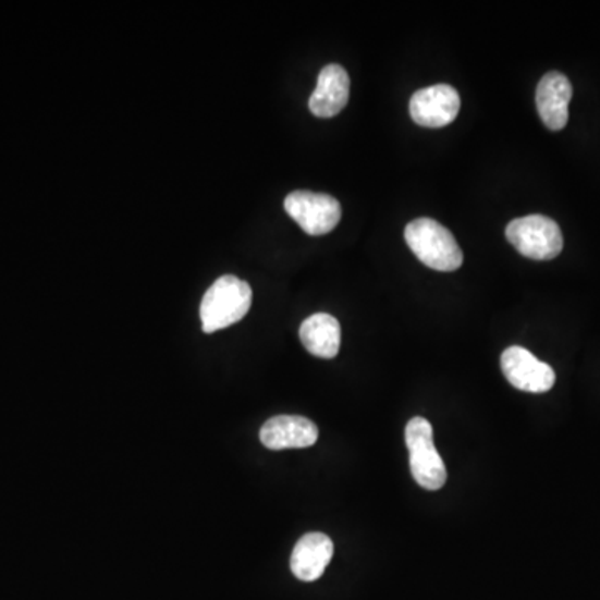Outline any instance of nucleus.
Returning a JSON list of instances; mask_svg holds the SVG:
<instances>
[{"label":"nucleus","instance_id":"2","mask_svg":"<svg viewBox=\"0 0 600 600\" xmlns=\"http://www.w3.org/2000/svg\"><path fill=\"white\" fill-rule=\"evenodd\" d=\"M405 242L420 262L433 270L452 272L464 262V254L452 232L433 219H416L405 228Z\"/></svg>","mask_w":600,"mask_h":600},{"label":"nucleus","instance_id":"6","mask_svg":"<svg viewBox=\"0 0 600 600\" xmlns=\"http://www.w3.org/2000/svg\"><path fill=\"white\" fill-rule=\"evenodd\" d=\"M501 367L505 379L519 391L542 394L554 388V369L519 345L505 348L501 357Z\"/></svg>","mask_w":600,"mask_h":600},{"label":"nucleus","instance_id":"7","mask_svg":"<svg viewBox=\"0 0 600 600\" xmlns=\"http://www.w3.org/2000/svg\"><path fill=\"white\" fill-rule=\"evenodd\" d=\"M411 118L423 127H445L457 118L461 97L448 84L417 90L411 99Z\"/></svg>","mask_w":600,"mask_h":600},{"label":"nucleus","instance_id":"12","mask_svg":"<svg viewBox=\"0 0 600 600\" xmlns=\"http://www.w3.org/2000/svg\"><path fill=\"white\" fill-rule=\"evenodd\" d=\"M304 347L320 359H334L341 348V323L331 314H314L301 326Z\"/></svg>","mask_w":600,"mask_h":600},{"label":"nucleus","instance_id":"10","mask_svg":"<svg viewBox=\"0 0 600 600\" xmlns=\"http://www.w3.org/2000/svg\"><path fill=\"white\" fill-rule=\"evenodd\" d=\"M351 78L342 65L329 64L320 71L317 87L309 100V109L316 118L338 115L347 106Z\"/></svg>","mask_w":600,"mask_h":600},{"label":"nucleus","instance_id":"8","mask_svg":"<svg viewBox=\"0 0 600 600\" xmlns=\"http://www.w3.org/2000/svg\"><path fill=\"white\" fill-rule=\"evenodd\" d=\"M317 439L319 429L316 424L301 416H275L260 429V442L270 451L310 448Z\"/></svg>","mask_w":600,"mask_h":600},{"label":"nucleus","instance_id":"11","mask_svg":"<svg viewBox=\"0 0 600 600\" xmlns=\"http://www.w3.org/2000/svg\"><path fill=\"white\" fill-rule=\"evenodd\" d=\"M334 555V542L322 532L301 537L291 555L292 574L304 583L320 579Z\"/></svg>","mask_w":600,"mask_h":600},{"label":"nucleus","instance_id":"4","mask_svg":"<svg viewBox=\"0 0 600 600\" xmlns=\"http://www.w3.org/2000/svg\"><path fill=\"white\" fill-rule=\"evenodd\" d=\"M505 235L517 253L527 259H555L564 247V237L558 222L539 213L514 219L505 229Z\"/></svg>","mask_w":600,"mask_h":600},{"label":"nucleus","instance_id":"5","mask_svg":"<svg viewBox=\"0 0 600 600\" xmlns=\"http://www.w3.org/2000/svg\"><path fill=\"white\" fill-rule=\"evenodd\" d=\"M285 210L306 234L326 235L338 228L342 207L329 194L295 191L285 197Z\"/></svg>","mask_w":600,"mask_h":600},{"label":"nucleus","instance_id":"1","mask_svg":"<svg viewBox=\"0 0 600 600\" xmlns=\"http://www.w3.org/2000/svg\"><path fill=\"white\" fill-rule=\"evenodd\" d=\"M253 306V289L235 275L217 279L204 295L200 320L206 334L221 331L244 319Z\"/></svg>","mask_w":600,"mask_h":600},{"label":"nucleus","instance_id":"3","mask_svg":"<svg viewBox=\"0 0 600 600\" xmlns=\"http://www.w3.org/2000/svg\"><path fill=\"white\" fill-rule=\"evenodd\" d=\"M405 444L411 455V473L423 489L439 490L448 482V469L433 444L429 420L414 417L405 427Z\"/></svg>","mask_w":600,"mask_h":600},{"label":"nucleus","instance_id":"9","mask_svg":"<svg viewBox=\"0 0 600 600\" xmlns=\"http://www.w3.org/2000/svg\"><path fill=\"white\" fill-rule=\"evenodd\" d=\"M572 84L561 72H549L537 86L536 103L543 125L551 131H562L568 122V102Z\"/></svg>","mask_w":600,"mask_h":600}]
</instances>
